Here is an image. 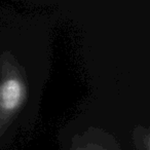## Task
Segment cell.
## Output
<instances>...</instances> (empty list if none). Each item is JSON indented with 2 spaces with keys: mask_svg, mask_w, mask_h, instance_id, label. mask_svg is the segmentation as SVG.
Listing matches in <instances>:
<instances>
[{
  "mask_svg": "<svg viewBox=\"0 0 150 150\" xmlns=\"http://www.w3.org/2000/svg\"><path fill=\"white\" fill-rule=\"evenodd\" d=\"M57 17L0 9V150H7L39 116L52 74Z\"/></svg>",
  "mask_w": 150,
  "mask_h": 150,
  "instance_id": "1",
  "label": "cell"
},
{
  "mask_svg": "<svg viewBox=\"0 0 150 150\" xmlns=\"http://www.w3.org/2000/svg\"><path fill=\"white\" fill-rule=\"evenodd\" d=\"M58 139L61 150H150L148 125L129 129L88 116L67 123Z\"/></svg>",
  "mask_w": 150,
  "mask_h": 150,
  "instance_id": "2",
  "label": "cell"
},
{
  "mask_svg": "<svg viewBox=\"0 0 150 150\" xmlns=\"http://www.w3.org/2000/svg\"><path fill=\"white\" fill-rule=\"evenodd\" d=\"M19 1L32 5H48L60 2V1H64V0H19Z\"/></svg>",
  "mask_w": 150,
  "mask_h": 150,
  "instance_id": "3",
  "label": "cell"
}]
</instances>
